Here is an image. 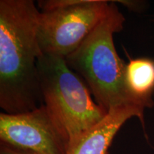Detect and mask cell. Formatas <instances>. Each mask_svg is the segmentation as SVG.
<instances>
[{"label":"cell","instance_id":"obj_1","mask_svg":"<svg viewBox=\"0 0 154 154\" xmlns=\"http://www.w3.org/2000/svg\"><path fill=\"white\" fill-rule=\"evenodd\" d=\"M40 11L33 0L0 1V107L24 113L43 104L37 70Z\"/></svg>","mask_w":154,"mask_h":154},{"label":"cell","instance_id":"obj_2","mask_svg":"<svg viewBox=\"0 0 154 154\" xmlns=\"http://www.w3.org/2000/svg\"><path fill=\"white\" fill-rule=\"evenodd\" d=\"M116 1L78 48L65 57L68 66L84 79L95 101L106 111L125 105L147 109L126 87V64L116 49L113 35L124 29L125 17Z\"/></svg>","mask_w":154,"mask_h":154},{"label":"cell","instance_id":"obj_3","mask_svg":"<svg viewBox=\"0 0 154 154\" xmlns=\"http://www.w3.org/2000/svg\"><path fill=\"white\" fill-rule=\"evenodd\" d=\"M37 70L44 104L68 135L70 143L107 114L94 101L85 82L68 66L64 57L42 54Z\"/></svg>","mask_w":154,"mask_h":154},{"label":"cell","instance_id":"obj_4","mask_svg":"<svg viewBox=\"0 0 154 154\" xmlns=\"http://www.w3.org/2000/svg\"><path fill=\"white\" fill-rule=\"evenodd\" d=\"M110 1H38L37 38L42 54L66 57L74 51L106 14Z\"/></svg>","mask_w":154,"mask_h":154},{"label":"cell","instance_id":"obj_5","mask_svg":"<svg viewBox=\"0 0 154 154\" xmlns=\"http://www.w3.org/2000/svg\"><path fill=\"white\" fill-rule=\"evenodd\" d=\"M0 143L36 154H67L70 140L43 103L27 112L0 113Z\"/></svg>","mask_w":154,"mask_h":154},{"label":"cell","instance_id":"obj_6","mask_svg":"<svg viewBox=\"0 0 154 154\" xmlns=\"http://www.w3.org/2000/svg\"><path fill=\"white\" fill-rule=\"evenodd\" d=\"M145 109L125 105L113 108L100 122L70 143L67 154H108L113 138L127 121L136 117L145 130Z\"/></svg>","mask_w":154,"mask_h":154},{"label":"cell","instance_id":"obj_7","mask_svg":"<svg viewBox=\"0 0 154 154\" xmlns=\"http://www.w3.org/2000/svg\"><path fill=\"white\" fill-rule=\"evenodd\" d=\"M125 81L128 91L134 98L144 103L147 109L153 106L154 59H131L126 66Z\"/></svg>","mask_w":154,"mask_h":154},{"label":"cell","instance_id":"obj_8","mask_svg":"<svg viewBox=\"0 0 154 154\" xmlns=\"http://www.w3.org/2000/svg\"><path fill=\"white\" fill-rule=\"evenodd\" d=\"M0 154H36L26 150L18 149L7 144L0 143Z\"/></svg>","mask_w":154,"mask_h":154}]
</instances>
